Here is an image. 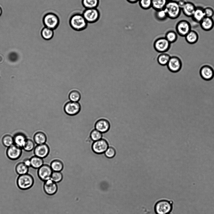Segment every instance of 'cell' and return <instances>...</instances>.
<instances>
[{"instance_id": "cell-1", "label": "cell", "mask_w": 214, "mask_h": 214, "mask_svg": "<svg viewBox=\"0 0 214 214\" xmlns=\"http://www.w3.org/2000/svg\"><path fill=\"white\" fill-rule=\"evenodd\" d=\"M69 24L74 30L80 31L86 29L88 23L82 14L76 13L72 15L70 17Z\"/></svg>"}, {"instance_id": "cell-2", "label": "cell", "mask_w": 214, "mask_h": 214, "mask_svg": "<svg viewBox=\"0 0 214 214\" xmlns=\"http://www.w3.org/2000/svg\"><path fill=\"white\" fill-rule=\"evenodd\" d=\"M59 17L56 13L48 12L45 14L42 19V23L44 27L54 30L58 27L60 24Z\"/></svg>"}, {"instance_id": "cell-3", "label": "cell", "mask_w": 214, "mask_h": 214, "mask_svg": "<svg viewBox=\"0 0 214 214\" xmlns=\"http://www.w3.org/2000/svg\"><path fill=\"white\" fill-rule=\"evenodd\" d=\"M164 9L168 18L173 19L179 17L181 11L177 1L174 0L168 2Z\"/></svg>"}, {"instance_id": "cell-4", "label": "cell", "mask_w": 214, "mask_h": 214, "mask_svg": "<svg viewBox=\"0 0 214 214\" xmlns=\"http://www.w3.org/2000/svg\"><path fill=\"white\" fill-rule=\"evenodd\" d=\"M173 202L172 200H162L155 205L154 211L156 214H167L171 212L173 208Z\"/></svg>"}, {"instance_id": "cell-5", "label": "cell", "mask_w": 214, "mask_h": 214, "mask_svg": "<svg viewBox=\"0 0 214 214\" xmlns=\"http://www.w3.org/2000/svg\"><path fill=\"white\" fill-rule=\"evenodd\" d=\"M34 179L30 174H26L19 175L17 180V184L21 190H26L31 188L34 185Z\"/></svg>"}, {"instance_id": "cell-6", "label": "cell", "mask_w": 214, "mask_h": 214, "mask_svg": "<svg viewBox=\"0 0 214 214\" xmlns=\"http://www.w3.org/2000/svg\"><path fill=\"white\" fill-rule=\"evenodd\" d=\"M82 14L87 23L90 24L96 22L100 16V12L97 8L85 9Z\"/></svg>"}, {"instance_id": "cell-7", "label": "cell", "mask_w": 214, "mask_h": 214, "mask_svg": "<svg viewBox=\"0 0 214 214\" xmlns=\"http://www.w3.org/2000/svg\"><path fill=\"white\" fill-rule=\"evenodd\" d=\"M171 43L165 37H161L156 39L153 43L155 50L159 53L166 52L168 51Z\"/></svg>"}, {"instance_id": "cell-8", "label": "cell", "mask_w": 214, "mask_h": 214, "mask_svg": "<svg viewBox=\"0 0 214 214\" xmlns=\"http://www.w3.org/2000/svg\"><path fill=\"white\" fill-rule=\"evenodd\" d=\"M81 105L79 102L68 101L64 106V110L67 115L73 116L78 114L81 110Z\"/></svg>"}, {"instance_id": "cell-9", "label": "cell", "mask_w": 214, "mask_h": 214, "mask_svg": "<svg viewBox=\"0 0 214 214\" xmlns=\"http://www.w3.org/2000/svg\"><path fill=\"white\" fill-rule=\"evenodd\" d=\"M175 29L177 34L182 37H185L191 30L190 23L185 20L179 21L176 24Z\"/></svg>"}, {"instance_id": "cell-10", "label": "cell", "mask_w": 214, "mask_h": 214, "mask_svg": "<svg viewBox=\"0 0 214 214\" xmlns=\"http://www.w3.org/2000/svg\"><path fill=\"white\" fill-rule=\"evenodd\" d=\"M108 142L102 138L99 140L94 142L92 144V148L93 151L97 154H102L109 147Z\"/></svg>"}, {"instance_id": "cell-11", "label": "cell", "mask_w": 214, "mask_h": 214, "mask_svg": "<svg viewBox=\"0 0 214 214\" xmlns=\"http://www.w3.org/2000/svg\"><path fill=\"white\" fill-rule=\"evenodd\" d=\"M22 148L14 144L8 147L6 154L10 159L15 160L18 159L22 154Z\"/></svg>"}, {"instance_id": "cell-12", "label": "cell", "mask_w": 214, "mask_h": 214, "mask_svg": "<svg viewBox=\"0 0 214 214\" xmlns=\"http://www.w3.org/2000/svg\"><path fill=\"white\" fill-rule=\"evenodd\" d=\"M53 171L50 165L44 164L38 169L37 174L42 180L45 181L50 179Z\"/></svg>"}, {"instance_id": "cell-13", "label": "cell", "mask_w": 214, "mask_h": 214, "mask_svg": "<svg viewBox=\"0 0 214 214\" xmlns=\"http://www.w3.org/2000/svg\"><path fill=\"white\" fill-rule=\"evenodd\" d=\"M102 117V118H100L96 121L95 124L94 128L101 133H104L109 131L110 124L108 120L103 116Z\"/></svg>"}, {"instance_id": "cell-14", "label": "cell", "mask_w": 214, "mask_h": 214, "mask_svg": "<svg viewBox=\"0 0 214 214\" xmlns=\"http://www.w3.org/2000/svg\"><path fill=\"white\" fill-rule=\"evenodd\" d=\"M50 148L46 143L37 145L34 149L35 155L43 159L46 158L49 155Z\"/></svg>"}, {"instance_id": "cell-15", "label": "cell", "mask_w": 214, "mask_h": 214, "mask_svg": "<svg viewBox=\"0 0 214 214\" xmlns=\"http://www.w3.org/2000/svg\"><path fill=\"white\" fill-rule=\"evenodd\" d=\"M167 65L169 71L175 72L180 69L182 63L178 57L172 56L170 57Z\"/></svg>"}, {"instance_id": "cell-16", "label": "cell", "mask_w": 214, "mask_h": 214, "mask_svg": "<svg viewBox=\"0 0 214 214\" xmlns=\"http://www.w3.org/2000/svg\"><path fill=\"white\" fill-rule=\"evenodd\" d=\"M43 188L45 192L49 195H54L57 190V186L56 183L51 179L45 181Z\"/></svg>"}, {"instance_id": "cell-17", "label": "cell", "mask_w": 214, "mask_h": 214, "mask_svg": "<svg viewBox=\"0 0 214 214\" xmlns=\"http://www.w3.org/2000/svg\"><path fill=\"white\" fill-rule=\"evenodd\" d=\"M200 74L203 79L206 80H209L213 78L214 72L211 67L206 65L201 68Z\"/></svg>"}, {"instance_id": "cell-18", "label": "cell", "mask_w": 214, "mask_h": 214, "mask_svg": "<svg viewBox=\"0 0 214 214\" xmlns=\"http://www.w3.org/2000/svg\"><path fill=\"white\" fill-rule=\"evenodd\" d=\"M199 24L201 29L206 31L211 30L214 26V21L212 18L205 17Z\"/></svg>"}, {"instance_id": "cell-19", "label": "cell", "mask_w": 214, "mask_h": 214, "mask_svg": "<svg viewBox=\"0 0 214 214\" xmlns=\"http://www.w3.org/2000/svg\"><path fill=\"white\" fill-rule=\"evenodd\" d=\"M13 138L14 144L22 148L27 139L26 136L21 132L15 133Z\"/></svg>"}, {"instance_id": "cell-20", "label": "cell", "mask_w": 214, "mask_h": 214, "mask_svg": "<svg viewBox=\"0 0 214 214\" xmlns=\"http://www.w3.org/2000/svg\"><path fill=\"white\" fill-rule=\"evenodd\" d=\"M196 8L194 4L192 2H186L185 5L181 9L183 14L188 17H191Z\"/></svg>"}, {"instance_id": "cell-21", "label": "cell", "mask_w": 214, "mask_h": 214, "mask_svg": "<svg viewBox=\"0 0 214 214\" xmlns=\"http://www.w3.org/2000/svg\"><path fill=\"white\" fill-rule=\"evenodd\" d=\"M203 9L200 7H196L191 17L194 21L199 23L205 17Z\"/></svg>"}, {"instance_id": "cell-22", "label": "cell", "mask_w": 214, "mask_h": 214, "mask_svg": "<svg viewBox=\"0 0 214 214\" xmlns=\"http://www.w3.org/2000/svg\"><path fill=\"white\" fill-rule=\"evenodd\" d=\"M47 138L45 134L42 131H40L36 132L33 136V140L37 145L45 143Z\"/></svg>"}, {"instance_id": "cell-23", "label": "cell", "mask_w": 214, "mask_h": 214, "mask_svg": "<svg viewBox=\"0 0 214 214\" xmlns=\"http://www.w3.org/2000/svg\"><path fill=\"white\" fill-rule=\"evenodd\" d=\"M186 41L190 44H194L196 43L199 39L197 32L191 30L184 37Z\"/></svg>"}, {"instance_id": "cell-24", "label": "cell", "mask_w": 214, "mask_h": 214, "mask_svg": "<svg viewBox=\"0 0 214 214\" xmlns=\"http://www.w3.org/2000/svg\"><path fill=\"white\" fill-rule=\"evenodd\" d=\"M31 167L38 169L44 163L43 159L34 155L30 158Z\"/></svg>"}, {"instance_id": "cell-25", "label": "cell", "mask_w": 214, "mask_h": 214, "mask_svg": "<svg viewBox=\"0 0 214 214\" xmlns=\"http://www.w3.org/2000/svg\"><path fill=\"white\" fill-rule=\"evenodd\" d=\"M41 35L43 39L48 40H51L54 35V30L46 27H44L41 31Z\"/></svg>"}, {"instance_id": "cell-26", "label": "cell", "mask_w": 214, "mask_h": 214, "mask_svg": "<svg viewBox=\"0 0 214 214\" xmlns=\"http://www.w3.org/2000/svg\"><path fill=\"white\" fill-rule=\"evenodd\" d=\"M167 2V0H152V8L155 11L163 9Z\"/></svg>"}, {"instance_id": "cell-27", "label": "cell", "mask_w": 214, "mask_h": 214, "mask_svg": "<svg viewBox=\"0 0 214 214\" xmlns=\"http://www.w3.org/2000/svg\"><path fill=\"white\" fill-rule=\"evenodd\" d=\"M50 165L53 171L61 172L64 168L63 163L58 159L52 160L50 163Z\"/></svg>"}, {"instance_id": "cell-28", "label": "cell", "mask_w": 214, "mask_h": 214, "mask_svg": "<svg viewBox=\"0 0 214 214\" xmlns=\"http://www.w3.org/2000/svg\"><path fill=\"white\" fill-rule=\"evenodd\" d=\"M82 4L85 9L97 8L99 0H82Z\"/></svg>"}, {"instance_id": "cell-29", "label": "cell", "mask_w": 214, "mask_h": 214, "mask_svg": "<svg viewBox=\"0 0 214 214\" xmlns=\"http://www.w3.org/2000/svg\"><path fill=\"white\" fill-rule=\"evenodd\" d=\"M15 170L16 173L19 175L24 174L28 172L29 167L26 165L23 162H20L16 165Z\"/></svg>"}, {"instance_id": "cell-30", "label": "cell", "mask_w": 214, "mask_h": 214, "mask_svg": "<svg viewBox=\"0 0 214 214\" xmlns=\"http://www.w3.org/2000/svg\"><path fill=\"white\" fill-rule=\"evenodd\" d=\"M68 97L70 101L79 102L81 99V95L78 90L75 89L71 90L70 92Z\"/></svg>"}, {"instance_id": "cell-31", "label": "cell", "mask_w": 214, "mask_h": 214, "mask_svg": "<svg viewBox=\"0 0 214 214\" xmlns=\"http://www.w3.org/2000/svg\"><path fill=\"white\" fill-rule=\"evenodd\" d=\"M170 57L169 54L165 52L160 53L158 57L157 61L161 65L166 66L167 65Z\"/></svg>"}, {"instance_id": "cell-32", "label": "cell", "mask_w": 214, "mask_h": 214, "mask_svg": "<svg viewBox=\"0 0 214 214\" xmlns=\"http://www.w3.org/2000/svg\"><path fill=\"white\" fill-rule=\"evenodd\" d=\"M2 142L4 146L8 147L14 144L13 136L9 134L5 135L2 137Z\"/></svg>"}, {"instance_id": "cell-33", "label": "cell", "mask_w": 214, "mask_h": 214, "mask_svg": "<svg viewBox=\"0 0 214 214\" xmlns=\"http://www.w3.org/2000/svg\"><path fill=\"white\" fill-rule=\"evenodd\" d=\"M176 32L173 30L168 31L165 34V37L171 43L175 42L178 39Z\"/></svg>"}, {"instance_id": "cell-34", "label": "cell", "mask_w": 214, "mask_h": 214, "mask_svg": "<svg viewBox=\"0 0 214 214\" xmlns=\"http://www.w3.org/2000/svg\"><path fill=\"white\" fill-rule=\"evenodd\" d=\"M103 133L95 128L92 130L90 134V137L91 140L95 142L103 138Z\"/></svg>"}, {"instance_id": "cell-35", "label": "cell", "mask_w": 214, "mask_h": 214, "mask_svg": "<svg viewBox=\"0 0 214 214\" xmlns=\"http://www.w3.org/2000/svg\"><path fill=\"white\" fill-rule=\"evenodd\" d=\"M35 147L34 142L31 139L27 138L22 149L26 152H29L33 150Z\"/></svg>"}, {"instance_id": "cell-36", "label": "cell", "mask_w": 214, "mask_h": 214, "mask_svg": "<svg viewBox=\"0 0 214 214\" xmlns=\"http://www.w3.org/2000/svg\"><path fill=\"white\" fill-rule=\"evenodd\" d=\"M155 15L157 19L160 21L165 20L168 18L164 9L155 11Z\"/></svg>"}, {"instance_id": "cell-37", "label": "cell", "mask_w": 214, "mask_h": 214, "mask_svg": "<svg viewBox=\"0 0 214 214\" xmlns=\"http://www.w3.org/2000/svg\"><path fill=\"white\" fill-rule=\"evenodd\" d=\"M140 7L144 10H148L152 8V0H139Z\"/></svg>"}, {"instance_id": "cell-38", "label": "cell", "mask_w": 214, "mask_h": 214, "mask_svg": "<svg viewBox=\"0 0 214 214\" xmlns=\"http://www.w3.org/2000/svg\"><path fill=\"white\" fill-rule=\"evenodd\" d=\"M63 178V175L61 172L53 171L51 179L56 183L60 182Z\"/></svg>"}, {"instance_id": "cell-39", "label": "cell", "mask_w": 214, "mask_h": 214, "mask_svg": "<svg viewBox=\"0 0 214 214\" xmlns=\"http://www.w3.org/2000/svg\"><path fill=\"white\" fill-rule=\"evenodd\" d=\"M104 154L105 156L108 158H112L115 156L116 151L113 147L109 146Z\"/></svg>"}, {"instance_id": "cell-40", "label": "cell", "mask_w": 214, "mask_h": 214, "mask_svg": "<svg viewBox=\"0 0 214 214\" xmlns=\"http://www.w3.org/2000/svg\"><path fill=\"white\" fill-rule=\"evenodd\" d=\"M205 17L212 18L214 15V10L210 7H207L203 9Z\"/></svg>"}, {"instance_id": "cell-41", "label": "cell", "mask_w": 214, "mask_h": 214, "mask_svg": "<svg viewBox=\"0 0 214 214\" xmlns=\"http://www.w3.org/2000/svg\"><path fill=\"white\" fill-rule=\"evenodd\" d=\"M23 162L28 167H31L30 158H26L24 159Z\"/></svg>"}, {"instance_id": "cell-42", "label": "cell", "mask_w": 214, "mask_h": 214, "mask_svg": "<svg viewBox=\"0 0 214 214\" xmlns=\"http://www.w3.org/2000/svg\"><path fill=\"white\" fill-rule=\"evenodd\" d=\"M177 2L181 9L183 8L186 2L185 0H179Z\"/></svg>"}, {"instance_id": "cell-43", "label": "cell", "mask_w": 214, "mask_h": 214, "mask_svg": "<svg viewBox=\"0 0 214 214\" xmlns=\"http://www.w3.org/2000/svg\"><path fill=\"white\" fill-rule=\"evenodd\" d=\"M128 3H132L134 4L137 3L138 2L139 0H126Z\"/></svg>"}, {"instance_id": "cell-44", "label": "cell", "mask_w": 214, "mask_h": 214, "mask_svg": "<svg viewBox=\"0 0 214 214\" xmlns=\"http://www.w3.org/2000/svg\"><path fill=\"white\" fill-rule=\"evenodd\" d=\"M2 10L0 7V16L2 15Z\"/></svg>"}, {"instance_id": "cell-45", "label": "cell", "mask_w": 214, "mask_h": 214, "mask_svg": "<svg viewBox=\"0 0 214 214\" xmlns=\"http://www.w3.org/2000/svg\"><path fill=\"white\" fill-rule=\"evenodd\" d=\"M168 2L170 1H171L173 0H167Z\"/></svg>"}, {"instance_id": "cell-46", "label": "cell", "mask_w": 214, "mask_h": 214, "mask_svg": "<svg viewBox=\"0 0 214 214\" xmlns=\"http://www.w3.org/2000/svg\"><path fill=\"white\" fill-rule=\"evenodd\" d=\"M171 214V213H168V214Z\"/></svg>"}]
</instances>
